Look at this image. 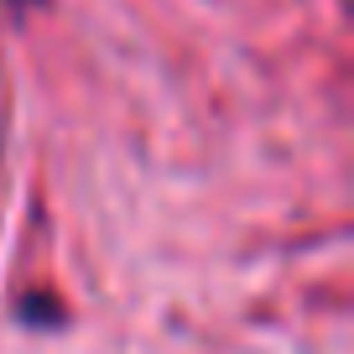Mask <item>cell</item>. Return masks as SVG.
Returning <instances> with one entry per match:
<instances>
[{
	"label": "cell",
	"instance_id": "6da1fadb",
	"mask_svg": "<svg viewBox=\"0 0 354 354\" xmlns=\"http://www.w3.org/2000/svg\"><path fill=\"white\" fill-rule=\"evenodd\" d=\"M11 6H21V0H11Z\"/></svg>",
	"mask_w": 354,
	"mask_h": 354
}]
</instances>
